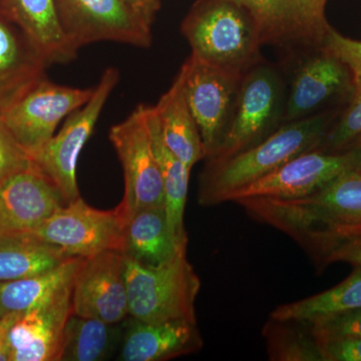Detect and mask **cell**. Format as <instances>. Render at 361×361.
<instances>
[{
	"mask_svg": "<svg viewBox=\"0 0 361 361\" xmlns=\"http://www.w3.org/2000/svg\"><path fill=\"white\" fill-rule=\"evenodd\" d=\"M30 156L20 148L0 118V183L30 167Z\"/></svg>",
	"mask_w": 361,
	"mask_h": 361,
	"instance_id": "cell-32",
	"label": "cell"
},
{
	"mask_svg": "<svg viewBox=\"0 0 361 361\" xmlns=\"http://www.w3.org/2000/svg\"><path fill=\"white\" fill-rule=\"evenodd\" d=\"M186 249L171 231L165 206L141 209L128 218L123 250L126 258L147 267H158Z\"/></svg>",
	"mask_w": 361,
	"mask_h": 361,
	"instance_id": "cell-20",
	"label": "cell"
},
{
	"mask_svg": "<svg viewBox=\"0 0 361 361\" xmlns=\"http://www.w3.org/2000/svg\"><path fill=\"white\" fill-rule=\"evenodd\" d=\"M334 122L327 111L292 121L250 148L222 161H207L200 177L198 202L210 207L226 196L270 174L295 157L322 148Z\"/></svg>",
	"mask_w": 361,
	"mask_h": 361,
	"instance_id": "cell-2",
	"label": "cell"
},
{
	"mask_svg": "<svg viewBox=\"0 0 361 361\" xmlns=\"http://www.w3.org/2000/svg\"><path fill=\"white\" fill-rule=\"evenodd\" d=\"M127 222L120 205L99 210L80 197L59 208L33 233L68 255L87 258L106 251L123 252Z\"/></svg>",
	"mask_w": 361,
	"mask_h": 361,
	"instance_id": "cell-10",
	"label": "cell"
},
{
	"mask_svg": "<svg viewBox=\"0 0 361 361\" xmlns=\"http://www.w3.org/2000/svg\"><path fill=\"white\" fill-rule=\"evenodd\" d=\"M148 23L153 25L156 14L160 11V0H123Z\"/></svg>",
	"mask_w": 361,
	"mask_h": 361,
	"instance_id": "cell-35",
	"label": "cell"
},
{
	"mask_svg": "<svg viewBox=\"0 0 361 361\" xmlns=\"http://www.w3.org/2000/svg\"><path fill=\"white\" fill-rule=\"evenodd\" d=\"M123 322L111 324L71 313L63 332L61 361L108 360L121 344Z\"/></svg>",
	"mask_w": 361,
	"mask_h": 361,
	"instance_id": "cell-26",
	"label": "cell"
},
{
	"mask_svg": "<svg viewBox=\"0 0 361 361\" xmlns=\"http://www.w3.org/2000/svg\"><path fill=\"white\" fill-rule=\"evenodd\" d=\"M20 314H11L0 317V361L11 360L9 348V330Z\"/></svg>",
	"mask_w": 361,
	"mask_h": 361,
	"instance_id": "cell-36",
	"label": "cell"
},
{
	"mask_svg": "<svg viewBox=\"0 0 361 361\" xmlns=\"http://www.w3.org/2000/svg\"><path fill=\"white\" fill-rule=\"evenodd\" d=\"M65 205L61 192L32 163L0 183V231L33 232Z\"/></svg>",
	"mask_w": 361,
	"mask_h": 361,
	"instance_id": "cell-17",
	"label": "cell"
},
{
	"mask_svg": "<svg viewBox=\"0 0 361 361\" xmlns=\"http://www.w3.org/2000/svg\"><path fill=\"white\" fill-rule=\"evenodd\" d=\"M73 284L18 315L9 330V361H61L63 332L73 313Z\"/></svg>",
	"mask_w": 361,
	"mask_h": 361,
	"instance_id": "cell-16",
	"label": "cell"
},
{
	"mask_svg": "<svg viewBox=\"0 0 361 361\" xmlns=\"http://www.w3.org/2000/svg\"><path fill=\"white\" fill-rule=\"evenodd\" d=\"M250 14L261 44L311 49L322 47L330 30L329 0H234Z\"/></svg>",
	"mask_w": 361,
	"mask_h": 361,
	"instance_id": "cell-12",
	"label": "cell"
},
{
	"mask_svg": "<svg viewBox=\"0 0 361 361\" xmlns=\"http://www.w3.org/2000/svg\"><path fill=\"white\" fill-rule=\"evenodd\" d=\"M350 169H355V155L350 149L339 153L313 149L228 194L224 202L243 198H302L319 191Z\"/></svg>",
	"mask_w": 361,
	"mask_h": 361,
	"instance_id": "cell-13",
	"label": "cell"
},
{
	"mask_svg": "<svg viewBox=\"0 0 361 361\" xmlns=\"http://www.w3.org/2000/svg\"><path fill=\"white\" fill-rule=\"evenodd\" d=\"M147 116L154 151L163 178L169 226L179 244L187 246L188 236L185 229L184 216L191 169L184 165L164 142L153 106H148Z\"/></svg>",
	"mask_w": 361,
	"mask_h": 361,
	"instance_id": "cell-25",
	"label": "cell"
},
{
	"mask_svg": "<svg viewBox=\"0 0 361 361\" xmlns=\"http://www.w3.org/2000/svg\"><path fill=\"white\" fill-rule=\"evenodd\" d=\"M346 149H350L355 155V169L361 172V137L356 140L353 144H351ZM345 149V151H346Z\"/></svg>",
	"mask_w": 361,
	"mask_h": 361,
	"instance_id": "cell-37",
	"label": "cell"
},
{
	"mask_svg": "<svg viewBox=\"0 0 361 361\" xmlns=\"http://www.w3.org/2000/svg\"><path fill=\"white\" fill-rule=\"evenodd\" d=\"M153 109L164 142L184 165L192 170L206 159L200 130L188 106L179 75Z\"/></svg>",
	"mask_w": 361,
	"mask_h": 361,
	"instance_id": "cell-21",
	"label": "cell"
},
{
	"mask_svg": "<svg viewBox=\"0 0 361 361\" xmlns=\"http://www.w3.org/2000/svg\"><path fill=\"white\" fill-rule=\"evenodd\" d=\"M71 257L33 232L0 231V282L42 274Z\"/></svg>",
	"mask_w": 361,
	"mask_h": 361,
	"instance_id": "cell-23",
	"label": "cell"
},
{
	"mask_svg": "<svg viewBox=\"0 0 361 361\" xmlns=\"http://www.w3.org/2000/svg\"><path fill=\"white\" fill-rule=\"evenodd\" d=\"M308 255L319 270L339 262L348 263L353 267L361 266V228L326 237Z\"/></svg>",
	"mask_w": 361,
	"mask_h": 361,
	"instance_id": "cell-29",
	"label": "cell"
},
{
	"mask_svg": "<svg viewBox=\"0 0 361 361\" xmlns=\"http://www.w3.org/2000/svg\"><path fill=\"white\" fill-rule=\"evenodd\" d=\"M49 66L0 0V111L45 77Z\"/></svg>",
	"mask_w": 361,
	"mask_h": 361,
	"instance_id": "cell-19",
	"label": "cell"
},
{
	"mask_svg": "<svg viewBox=\"0 0 361 361\" xmlns=\"http://www.w3.org/2000/svg\"><path fill=\"white\" fill-rule=\"evenodd\" d=\"M270 360L323 361L315 337L304 322L271 319L263 329Z\"/></svg>",
	"mask_w": 361,
	"mask_h": 361,
	"instance_id": "cell-28",
	"label": "cell"
},
{
	"mask_svg": "<svg viewBox=\"0 0 361 361\" xmlns=\"http://www.w3.org/2000/svg\"><path fill=\"white\" fill-rule=\"evenodd\" d=\"M322 47L341 59L350 70L353 78L361 75V40L349 39L330 27Z\"/></svg>",
	"mask_w": 361,
	"mask_h": 361,
	"instance_id": "cell-33",
	"label": "cell"
},
{
	"mask_svg": "<svg viewBox=\"0 0 361 361\" xmlns=\"http://www.w3.org/2000/svg\"><path fill=\"white\" fill-rule=\"evenodd\" d=\"M323 361H361V337H317Z\"/></svg>",
	"mask_w": 361,
	"mask_h": 361,
	"instance_id": "cell-34",
	"label": "cell"
},
{
	"mask_svg": "<svg viewBox=\"0 0 361 361\" xmlns=\"http://www.w3.org/2000/svg\"><path fill=\"white\" fill-rule=\"evenodd\" d=\"M84 259L71 257L42 274L0 282V317L27 312L71 286Z\"/></svg>",
	"mask_w": 361,
	"mask_h": 361,
	"instance_id": "cell-24",
	"label": "cell"
},
{
	"mask_svg": "<svg viewBox=\"0 0 361 361\" xmlns=\"http://www.w3.org/2000/svg\"><path fill=\"white\" fill-rule=\"evenodd\" d=\"M178 75L200 130L206 159L210 158L219 148L229 127L244 75L191 54Z\"/></svg>",
	"mask_w": 361,
	"mask_h": 361,
	"instance_id": "cell-8",
	"label": "cell"
},
{
	"mask_svg": "<svg viewBox=\"0 0 361 361\" xmlns=\"http://www.w3.org/2000/svg\"><path fill=\"white\" fill-rule=\"evenodd\" d=\"M286 87L281 75L262 61L244 73L229 127L207 161H222L250 148L283 125Z\"/></svg>",
	"mask_w": 361,
	"mask_h": 361,
	"instance_id": "cell-5",
	"label": "cell"
},
{
	"mask_svg": "<svg viewBox=\"0 0 361 361\" xmlns=\"http://www.w3.org/2000/svg\"><path fill=\"white\" fill-rule=\"evenodd\" d=\"M203 346L197 323L187 320L144 322L128 317L123 322L118 360L165 361L191 355Z\"/></svg>",
	"mask_w": 361,
	"mask_h": 361,
	"instance_id": "cell-18",
	"label": "cell"
},
{
	"mask_svg": "<svg viewBox=\"0 0 361 361\" xmlns=\"http://www.w3.org/2000/svg\"><path fill=\"white\" fill-rule=\"evenodd\" d=\"M59 23L78 51L85 45L115 42L149 47L151 23L123 0H56Z\"/></svg>",
	"mask_w": 361,
	"mask_h": 361,
	"instance_id": "cell-11",
	"label": "cell"
},
{
	"mask_svg": "<svg viewBox=\"0 0 361 361\" xmlns=\"http://www.w3.org/2000/svg\"><path fill=\"white\" fill-rule=\"evenodd\" d=\"M118 80L120 73L116 68H106L89 102L71 113L61 130L30 157L32 165L61 192L66 204L80 197L77 180L78 158Z\"/></svg>",
	"mask_w": 361,
	"mask_h": 361,
	"instance_id": "cell-6",
	"label": "cell"
},
{
	"mask_svg": "<svg viewBox=\"0 0 361 361\" xmlns=\"http://www.w3.org/2000/svg\"><path fill=\"white\" fill-rule=\"evenodd\" d=\"M125 276L129 317L144 322L197 323L195 303L201 280L188 261L186 251L158 267L126 258Z\"/></svg>",
	"mask_w": 361,
	"mask_h": 361,
	"instance_id": "cell-4",
	"label": "cell"
},
{
	"mask_svg": "<svg viewBox=\"0 0 361 361\" xmlns=\"http://www.w3.org/2000/svg\"><path fill=\"white\" fill-rule=\"evenodd\" d=\"M92 92L94 87L58 85L45 75L0 111V118L30 158L54 137L63 118L89 102Z\"/></svg>",
	"mask_w": 361,
	"mask_h": 361,
	"instance_id": "cell-7",
	"label": "cell"
},
{
	"mask_svg": "<svg viewBox=\"0 0 361 361\" xmlns=\"http://www.w3.org/2000/svg\"><path fill=\"white\" fill-rule=\"evenodd\" d=\"M304 323L316 338L330 336L361 337V308Z\"/></svg>",
	"mask_w": 361,
	"mask_h": 361,
	"instance_id": "cell-31",
	"label": "cell"
},
{
	"mask_svg": "<svg viewBox=\"0 0 361 361\" xmlns=\"http://www.w3.org/2000/svg\"><path fill=\"white\" fill-rule=\"evenodd\" d=\"M252 219L276 228L308 253L330 235L361 228V172L350 169L310 196L236 201Z\"/></svg>",
	"mask_w": 361,
	"mask_h": 361,
	"instance_id": "cell-1",
	"label": "cell"
},
{
	"mask_svg": "<svg viewBox=\"0 0 361 361\" xmlns=\"http://www.w3.org/2000/svg\"><path fill=\"white\" fill-rule=\"evenodd\" d=\"M350 70L324 47H316L298 63L286 90L283 123L319 114L325 106L350 97Z\"/></svg>",
	"mask_w": 361,
	"mask_h": 361,
	"instance_id": "cell-15",
	"label": "cell"
},
{
	"mask_svg": "<svg viewBox=\"0 0 361 361\" xmlns=\"http://www.w3.org/2000/svg\"><path fill=\"white\" fill-rule=\"evenodd\" d=\"M361 137V75L353 78V89L348 99V106L331 126L322 148L329 153L345 151Z\"/></svg>",
	"mask_w": 361,
	"mask_h": 361,
	"instance_id": "cell-30",
	"label": "cell"
},
{
	"mask_svg": "<svg viewBox=\"0 0 361 361\" xmlns=\"http://www.w3.org/2000/svg\"><path fill=\"white\" fill-rule=\"evenodd\" d=\"M148 106L140 104L110 130L123 172L125 193L118 205L129 218L135 211L165 206L163 178L149 133Z\"/></svg>",
	"mask_w": 361,
	"mask_h": 361,
	"instance_id": "cell-9",
	"label": "cell"
},
{
	"mask_svg": "<svg viewBox=\"0 0 361 361\" xmlns=\"http://www.w3.org/2000/svg\"><path fill=\"white\" fill-rule=\"evenodd\" d=\"M9 16L44 54L49 65L66 63L78 51L66 39L59 23L56 0H1Z\"/></svg>",
	"mask_w": 361,
	"mask_h": 361,
	"instance_id": "cell-22",
	"label": "cell"
},
{
	"mask_svg": "<svg viewBox=\"0 0 361 361\" xmlns=\"http://www.w3.org/2000/svg\"><path fill=\"white\" fill-rule=\"evenodd\" d=\"M357 308H361V266H356L348 278L329 290L278 306L271 312L270 318L310 322Z\"/></svg>",
	"mask_w": 361,
	"mask_h": 361,
	"instance_id": "cell-27",
	"label": "cell"
},
{
	"mask_svg": "<svg viewBox=\"0 0 361 361\" xmlns=\"http://www.w3.org/2000/svg\"><path fill=\"white\" fill-rule=\"evenodd\" d=\"M126 257L121 251H106L85 258L73 280V314L118 324L129 317Z\"/></svg>",
	"mask_w": 361,
	"mask_h": 361,
	"instance_id": "cell-14",
	"label": "cell"
},
{
	"mask_svg": "<svg viewBox=\"0 0 361 361\" xmlns=\"http://www.w3.org/2000/svg\"><path fill=\"white\" fill-rule=\"evenodd\" d=\"M180 28L192 54L213 65L244 75L262 61L255 23L234 0H197Z\"/></svg>",
	"mask_w": 361,
	"mask_h": 361,
	"instance_id": "cell-3",
	"label": "cell"
}]
</instances>
